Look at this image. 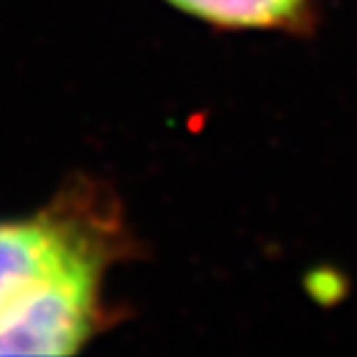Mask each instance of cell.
Listing matches in <instances>:
<instances>
[{"label": "cell", "mask_w": 357, "mask_h": 357, "mask_svg": "<svg viewBox=\"0 0 357 357\" xmlns=\"http://www.w3.org/2000/svg\"><path fill=\"white\" fill-rule=\"evenodd\" d=\"M137 256L122 201L95 176L67 178L33 213L0 218V355H77L117 312L107 280Z\"/></svg>", "instance_id": "6da1fadb"}, {"label": "cell", "mask_w": 357, "mask_h": 357, "mask_svg": "<svg viewBox=\"0 0 357 357\" xmlns=\"http://www.w3.org/2000/svg\"><path fill=\"white\" fill-rule=\"evenodd\" d=\"M174 10L221 30H296L310 0H162Z\"/></svg>", "instance_id": "7a4b0ae2"}]
</instances>
